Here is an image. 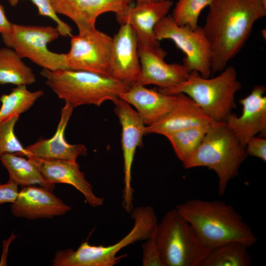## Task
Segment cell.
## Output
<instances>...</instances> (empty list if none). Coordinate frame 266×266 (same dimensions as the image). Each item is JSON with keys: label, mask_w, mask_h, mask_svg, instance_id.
Listing matches in <instances>:
<instances>
[{"label": "cell", "mask_w": 266, "mask_h": 266, "mask_svg": "<svg viewBox=\"0 0 266 266\" xmlns=\"http://www.w3.org/2000/svg\"><path fill=\"white\" fill-rule=\"evenodd\" d=\"M204 33L212 50V73L221 72L241 50L255 23L266 15L261 0H212Z\"/></svg>", "instance_id": "1"}, {"label": "cell", "mask_w": 266, "mask_h": 266, "mask_svg": "<svg viewBox=\"0 0 266 266\" xmlns=\"http://www.w3.org/2000/svg\"><path fill=\"white\" fill-rule=\"evenodd\" d=\"M176 208L201 241L211 249L231 242H240L249 248L258 241L242 216L224 201L192 199Z\"/></svg>", "instance_id": "2"}, {"label": "cell", "mask_w": 266, "mask_h": 266, "mask_svg": "<svg viewBox=\"0 0 266 266\" xmlns=\"http://www.w3.org/2000/svg\"><path fill=\"white\" fill-rule=\"evenodd\" d=\"M247 156L245 147L225 122L212 121L199 146L182 163L185 168L205 166L214 170L218 178V194L222 196Z\"/></svg>", "instance_id": "3"}, {"label": "cell", "mask_w": 266, "mask_h": 266, "mask_svg": "<svg viewBox=\"0 0 266 266\" xmlns=\"http://www.w3.org/2000/svg\"><path fill=\"white\" fill-rule=\"evenodd\" d=\"M40 74L60 99L74 108L85 104L99 106L107 100L114 102L131 86L109 76L83 70L43 69Z\"/></svg>", "instance_id": "4"}, {"label": "cell", "mask_w": 266, "mask_h": 266, "mask_svg": "<svg viewBox=\"0 0 266 266\" xmlns=\"http://www.w3.org/2000/svg\"><path fill=\"white\" fill-rule=\"evenodd\" d=\"M218 76L202 77L198 72H190L182 83L168 89H158L165 94H185L192 99L212 120L225 122L235 107L234 97L241 88L237 72L233 66L226 67Z\"/></svg>", "instance_id": "5"}, {"label": "cell", "mask_w": 266, "mask_h": 266, "mask_svg": "<svg viewBox=\"0 0 266 266\" xmlns=\"http://www.w3.org/2000/svg\"><path fill=\"white\" fill-rule=\"evenodd\" d=\"M134 225L131 231L118 242L107 246L82 242L76 250H59L52 260L53 266H113L126 255L117 256L123 248L149 238L157 224V217L150 206H139L132 210Z\"/></svg>", "instance_id": "6"}, {"label": "cell", "mask_w": 266, "mask_h": 266, "mask_svg": "<svg viewBox=\"0 0 266 266\" xmlns=\"http://www.w3.org/2000/svg\"><path fill=\"white\" fill-rule=\"evenodd\" d=\"M155 238L164 266H200L211 250L176 208L157 224Z\"/></svg>", "instance_id": "7"}, {"label": "cell", "mask_w": 266, "mask_h": 266, "mask_svg": "<svg viewBox=\"0 0 266 266\" xmlns=\"http://www.w3.org/2000/svg\"><path fill=\"white\" fill-rule=\"evenodd\" d=\"M0 34L4 44L22 59L28 58L51 71L67 69L66 54L53 52L47 46L60 35L56 27L11 24L9 30Z\"/></svg>", "instance_id": "8"}, {"label": "cell", "mask_w": 266, "mask_h": 266, "mask_svg": "<svg viewBox=\"0 0 266 266\" xmlns=\"http://www.w3.org/2000/svg\"><path fill=\"white\" fill-rule=\"evenodd\" d=\"M154 33L158 40H171L184 53L183 65L190 72L196 71L202 77H210L211 47L202 27L199 26L192 29L187 26H179L171 14H168L156 25Z\"/></svg>", "instance_id": "9"}, {"label": "cell", "mask_w": 266, "mask_h": 266, "mask_svg": "<svg viewBox=\"0 0 266 266\" xmlns=\"http://www.w3.org/2000/svg\"><path fill=\"white\" fill-rule=\"evenodd\" d=\"M70 37L67 68L109 76L112 37L96 28Z\"/></svg>", "instance_id": "10"}, {"label": "cell", "mask_w": 266, "mask_h": 266, "mask_svg": "<svg viewBox=\"0 0 266 266\" xmlns=\"http://www.w3.org/2000/svg\"><path fill=\"white\" fill-rule=\"evenodd\" d=\"M113 103L115 113L122 127L121 143L124 171L122 205L127 212L130 213L133 208L132 168L136 148L142 144V137L145 134L146 126L137 112L128 102L119 98Z\"/></svg>", "instance_id": "11"}, {"label": "cell", "mask_w": 266, "mask_h": 266, "mask_svg": "<svg viewBox=\"0 0 266 266\" xmlns=\"http://www.w3.org/2000/svg\"><path fill=\"white\" fill-rule=\"evenodd\" d=\"M140 73L137 84L155 85L159 89L173 87L186 80L190 72L183 64H168L165 61L167 52L160 45L138 43Z\"/></svg>", "instance_id": "12"}, {"label": "cell", "mask_w": 266, "mask_h": 266, "mask_svg": "<svg viewBox=\"0 0 266 266\" xmlns=\"http://www.w3.org/2000/svg\"><path fill=\"white\" fill-rule=\"evenodd\" d=\"M140 70L136 33L130 25L122 24L112 38L109 76L132 85L137 81Z\"/></svg>", "instance_id": "13"}, {"label": "cell", "mask_w": 266, "mask_h": 266, "mask_svg": "<svg viewBox=\"0 0 266 266\" xmlns=\"http://www.w3.org/2000/svg\"><path fill=\"white\" fill-rule=\"evenodd\" d=\"M266 87L256 85L251 93L239 102L242 105L241 115L231 113L225 122L241 144L245 147L248 140L260 133L266 134Z\"/></svg>", "instance_id": "14"}, {"label": "cell", "mask_w": 266, "mask_h": 266, "mask_svg": "<svg viewBox=\"0 0 266 266\" xmlns=\"http://www.w3.org/2000/svg\"><path fill=\"white\" fill-rule=\"evenodd\" d=\"M10 208L15 217L32 220L62 216L71 209L52 191L35 185L23 187Z\"/></svg>", "instance_id": "15"}, {"label": "cell", "mask_w": 266, "mask_h": 266, "mask_svg": "<svg viewBox=\"0 0 266 266\" xmlns=\"http://www.w3.org/2000/svg\"><path fill=\"white\" fill-rule=\"evenodd\" d=\"M173 5L171 0L157 2L136 1L133 6L129 5L123 12L116 14L120 24H128L134 30L138 43L150 46L160 45L155 36L156 25L168 13Z\"/></svg>", "instance_id": "16"}, {"label": "cell", "mask_w": 266, "mask_h": 266, "mask_svg": "<svg viewBox=\"0 0 266 266\" xmlns=\"http://www.w3.org/2000/svg\"><path fill=\"white\" fill-rule=\"evenodd\" d=\"M132 0H50L57 14L72 20L78 32L95 28L98 17L106 12H123Z\"/></svg>", "instance_id": "17"}, {"label": "cell", "mask_w": 266, "mask_h": 266, "mask_svg": "<svg viewBox=\"0 0 266 266\" xmlns=\"http://www.w3.org/2000/svg\"><path fill=\"white\" fill-rule=\"evenodd\" d=\"M38 166L45 180L49 184L65 183L74 187L84 196L92 207L102 205L103 199L96 196L91 185L86 180L76 161L61 159H45L26 157Z\"/></svg>", "instance_id": "18"}, {"label": "cell", "mask_w": 266, "mask_h": 266, "mask_svg": "<svg viewBox=\"0 0 266 266\" xmlns=\"http://www.w3.org/2000/svg\"><path fill=\"white\" fill-rule=\"evenodd\" d=\"M73 109L69 103L66 102L61 109L60 121L54 135L27 146L26 157L32 156L45 159L76 161L79 156L87 155V149L84 145L69 144L65 137V132Z\"/></svg>", "instance_id": "19"}, {"label": "cell", "mask_w": 266, "mask_h": 266, "mask_svg": "<svg viewBox=\"0 0 266 266\" xmlns=\"http://www.w3.org/2000/svg\"><path fill=\"white\" fill-rule=\"evenodd\" d=\"M176 95V100L172 108L154 123L146 126L145 134L157 133L166 136L212 121L190 97L183 93Z\"/></svg>", "instance_id": "20"}, {"label": "cell", "mask_w": 266, "mask_h": 266, "mask_svg": "<svg viewBox=\"0 0 266 266\" xmlns=\"http://www.w3.org/2000/svg\"><path fill=\"white\" fill-rule=\"evenodd\" d=\"M119 98L133 106L145 125H150L169 112L174 106L176 95H166L158 89L133 84Z\"/></svg>", "instance_id": "21"}, {"label": "cell", "mask_w": 266, "mask_h": 266, "mask_svg": "<svg viewBox=\"0 0 266 266\" xmlns=\"http://www.w3.org/2000/svg\"><path fill=\"white\" fill-rule=\"evenodd\" d=\"M2 166L7 169L9 179L22 187L38 185L51 191L55 185L48 183L36 165L31 160L15 154H6L0 157Z\"/></svg>", "instance_id": "22"}, {"label": "cell", "mask_w": 266, "mask_h": 266, "mask_svg": "<svg viewBox=\"0 0 266 266\" xmlns=\"http://www.w3.org/2000/svg\"><path fill=\"white\" fill-rule=\"evenodd\" d=\"M35 81L32 68L22 61L13 49L7 47L0 48V84L27 86Z\"/></svg>", "instance_id": "23"}, {"label": "cell", "mask_w": 266, "mask_h": 266, "mask_svg": "<svg viewBox=\"0 0 266 266\" xmlns=\"http://www.w3.org/2000/svg\"><path fill=\"white\" fill-rule=\"evenodd\" d=\"M44 94L42 90L30 91L26 85H19L8 94L0 97V122L20 114L30 109Z\"/></svg>", "instance_id": "24"}, {"label": "cell", "mask_w": 266, "mask_h": 266, "mask_svg": "<svg viewBox=\"0 0 266 266\" xmlns=\"http://www.w3.org/2000/svg\"><path fill=\"white\" fill-rule=\"evenodd\" d=\"M248 247L231 242L211 249L200 266H250L251 258Z\"/></svg>", "instance_id": "25"}, {"label": "cell", "mask_w": 266, "mask_h": 266, "mask_svg": "<svg viewBox=\"0 0 266 266\" xmlns=\"http://www.w3.org/2000/svg\"><path fill=\"white\" fill-rule=\"evenodd\" d=\"M212 121L209 123L175 132L166 136L171 143L177 158L182 162L199 146Z\"/></svg>", "instance_id": "26"}, {"label": "cell", "mask_w": 266, "mask_h": 266, "mask_svg": "<svg viewBox=\"0 0 266 266\" xmlns=\"http://www.w3.org/2000/svg\"><path fill=\"white\" fill-rule=\"evenodd\" d=\"M212 0H178L171 14L179 26H187L192 29L198 26L200 15Z\"/></svg>", "instance_id": "27"}, {"label": "cell", "mask_w": 266, "mask_h": 266, "mask_svg": "<svg viewBox=\"0 0 266 266\" xmlns=\"http://www.w3.org/2000/svg\"><path fill=\"white\" fill-rule=\"evenodd\" d=\"M19 116H15L0 122V157L6 154L26 157L27 152L14 132Z\"/></svg>", "instance_id": "28"}, {"label": "cell", "mask_w": 266, "mask_h": 266, "mask_svg": "<svg viewBox=\"0 0 266 266\" xmlns=\"http://www.w3.org/2000/svg\"><path fill=\"white\" fill-rule=\"evenodd\" d=\"M12 6H16L20 0H8ZM37 8L38 14L50 18L56 23V28L60 35L67 37L72 35L71 28L58 16L54 11L50 0H30Z\"/></svg>", "instance_id": "29"}, {"label": "cell", "mask_w": 266, "mask_h": 266, "mask_svg": "<svg viewBox=\"0 0 266 266\" xmlns=\"http://www.w3.org/2000/svg\"><path fill=\"white\" fill-rule=\"evenodd\" d=\"M155 229L142 245L143 266H164L155 241Z\"/></svg>", "instance_id": "30"}, {"label": "cell", "mask_w": 266, "mask_h": 266, "mask_svg": "<svg viewBox=\"0 0 266 266\" xmlns=\"http://www.w3.org/2000/svg\"><path fill=\"white\" fill-rule=\"evenodd\" d=\"M245 150L247 155L266 161V139L264 137H253L246 143Z\"/></svg>", "instance_id": "31"}, {"label": "cell", "mask_w": 266, "mask_h": 266, "mask_svg": "<svg viewBox=\"0 0 266 266\" xmlns=\"http://www.w3.org/2000/svg\"><path fill=\"white\" fill-rule=\"evenodd\" d=\"M18 192V185L10 180L4 184L0 183V204L13 202Z\"/></svg>", "instance_id": "32"}, {"label": "cell", "mask_w": 266, "mask_h": 266, "mask_svg": "<svg viewBox=\"0 0 266 266\" xmlns=\"http://www.w3.org/2000/svg\"><path fill=\"white\" fill-rule=\"evenodd\" d=\"M11 24L5 15L3 6L0 4V33L9 30Z\"/></svg>", "instance_id": "33"}, {"label": "cell", "mask_w": 266, "mask_h": 266, "mask_svg": "<svg viewBox=\"0 0 266 266\" xmlns=\"http://www.w3.org/2000/svg\"><path fill=\"white\" fill-rule=\"evenodd\" d=\"M136 0L138 1L151 2H157V1H162L164 0Z\"/></svg>", "instance_id": "34"}, {"label": "cell", "mask_w": 266, "mask_h": 266, "mask_svg": "<svg viewBox=\"0 0 266 266\" xmlns=\"http://www.w3.org/2000/svg\"><path fill=\"white\" fill-rule=\"evenodd\" d=\"M264 5L266 7V0H261Z\"/></svg>", "instance_id": "35"}]
</instances>
